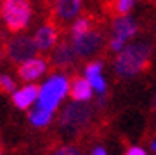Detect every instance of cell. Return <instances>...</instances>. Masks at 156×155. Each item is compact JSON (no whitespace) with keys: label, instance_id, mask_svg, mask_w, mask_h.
I'll use <instances>...</instances> for the list:
<instances>
[{"label":"cell","instance_id":"6da1fadb","mask_svg":"<svg viewBox=\"0 0 156 155\" xmlns=\"http://www.w3.org/2000/svg\"><path fill=\"white\" fill-rule=\"evenodd\" d=\"M33 9L30 0H0V17L11 33H17L30 25Z\"/></svg>","mask_w":156,"mask_h":155},{"label":"cell","instance_id":"7a4b0ae2","mask_svg":"<svg viewBox=\"0 0 156 155\" xmlns=\"http://www.w3.org/2000/svg\"><path fill=\"white\" fill-rule=\"evenodd\" d=\"M149 52L151 51L146 44H132L125 47L115 61V68H116L118 75L132 77L135 73H139L140 70H144L149 61Z\"/></svg>","mask_w":156,"mask_h":155},{"label":"cell","instance_id":"3957f363","mask_svg":"<svg viewBox=\"0 0 156 155\" xmlns=\"http://www.w3.org/2000/svg\"><path fill=\"white\" fill-rule=\"evenodd\" d=\"M69 91V82L64 75H52L47 82L40 87V96H38V106L45 110L54 112L59 105V101L66 96Z\"/></svg>","mask_w":156,"mask_h":155},{"label":"cell","instance_id":"277c9868","mask_svg":"<svg viewBox=\"0 0 156 155\" xmlns=\"http://www.w3.org/2000/svg\"><path fill=\"white\" fill-rule=\"evenodd\" d=\"M37 44L30 37H12L4 42V54L12 65H21L37 54Z\"/></svg>","mask_w":156,"mask_h":155},{"label":"cell","instance_id":"5b68a950","mask_svg":"<svg viewBox=\"0 0 156 155\" xmlns=\"http://www.w3.org/2000/svg\"><path fill=\"white\" fill-rule=\"evenodd\" d=\"M92 117V108L85 105L83 101H75L68 105L61 113V126L68 131H78L87 126Z\"/></svg>","mask_w":156,"mask_h":155},{"label":"cell","instance_id":"8992f818","mask_svg":"<svg viewBox=\"0 0 156 155\" xmlns=\"http://www.w3.org/2000/svg\"><path fill=\"white\" fill-rule=\"evenodd\" d=\"M80 9H82V0H52L49 21L61 30L80 14Z\"/></svg>","mask_w":156,"mask_h":155},{"label":"cell","instance_id":"52a82bcc","mask_svg":"<svg viewBox=\"0 0 156 155\" xmlns=\"http://www.w3.org/2000/svg\"><path fill=\"white\" fill-rule=\"evenodd\" d=\"M71 42H73V47H75V51H76V54L80 58H89V56L95 54L101 49L102 35L95 28H90L89 32L78 35V37H71Z\"/></svg>","mask_w":156,"mask_h":155},{"label":"cell","instance_id":"ba28073f","mask_svg":"<svg viewBox=\"0 0 156 155\" xmlns=\"http://www.w3.org/2000/svg\"><path fill=\"white\" fill-rule=\"evenodd\" d=\"M76 51L73 47V42H68V40H62L54 47L52 54H50V65L54 68H59V70H64V68H69L76 63Z\"/></svg>","mask_w":156,"mask_h":155},{"label":"cell","instance_id":"9c48e42d","mask_svg":"<svg viewBox=\"0 0 156 155\" xmlns=\"http://www.w3.org/2000/svg\"><path fill=\"white\" fill-rule=\"evenodd\" d=\"M59 28L54 23H45L42 28H38V32L35 33V44L38 47L40 52H49L50 49H54L59 40Z\"/></svg>","mask_w":156,"mask_h":155},{"label":"cell","instance_id":"30bf717a","mask_svg":"<svg viewBox=\"0 0 156 155\" xmlns=\"http://www.w3.org/2000/svg\"><path fill=\"white\" fill-rule=\"evenodd\" d=\"M47 72V61L40 59V58H31V59L24 61L17 68V77L23 82H35L38 80L44 73Z\"/></svg>","mask_w":156,"mask_h":155},{"label":"cell","instance_id":"8fae6325","mask_svg":"<svg viewBox=\"0 0 156 155\" xmlns=\"http://www.w3.org/2000/svg\"><path fill=\"white\" fill-rule=\"evenodd\" d=\"M38 96H40V87L35 85V84H30V85H24L23 89L16 91L12 94V101H14V105L17 108L26 110V108H30L35 101L38 100Z\"/></svg>","mask_w":156,"mask_h":155},{"label":"cell","instance_id":"7c38bea8","mask_svg":"<svg viewBox=\"0 0 156 155\" xmlns=\"http://www.w3.org/2000/svg\"><path fill=\"white\" fill-rule=\"evenodd\" d=\"M69 94L75 101H87L92 96V85L87 77H73L69 85Z\"/></svg>","mask_w":156,"mask_h":155},{"label":"cell","instance_id":"4fadbf2b","mask_svg":"<svg viewBox=\"0 0 156 155\" xmlns=\"http://www.w3.org/2000/svg\"><path fill=\"white\" fill-rule=\"evenodd\" d=\"M137 32V26L135 23L127 16H120L115 19V25H113V35L115 39H120V40H125L134 37V33Z\"/></svg>","mask_w":156,"mask_h":155},{"label":"cell","instance_id":"5bb4252c","mask_svg":"<svg viewBox=\"0 0 156 155\" xmlns=\"http://www.w3.org/2000/svg\"><path fill=\"white\" fill-rule=\"evenodd\" d=\"M50 119H52V112L45 110L42 106H37L30 113V120H31V124H33L35 127H44V126H47L50 122Z\"/></svg>","mask_w":156,"mask_h":155},{"label":"cell","instance_id":"9a60e30c","mask_svg":"<svg viewBox=\"0 0 156 155\" xmlns=\"http://www.w3.org/2000/svg\"><path fill=\"white\" fill-rule=\"evenodd\" d=\"M135 0H109V4H108V9L111 14L115 16H125L132 6H134Z\"/></svg>","mask_w":156,"mask_h":155},{"label":"cell","instance_id":"2e32d148","mask_svg":"<svg viewBox=\"0 0 156 155\" xmlns=\"http://www.w3.org/2000/svg\"><path fill=\"white\" fill-rule=\"evenodd\" d=\"M90 28H94V19L90 16H83V17H78L76 21L73 23L71 26V37H78V35L89 32Z\"/></svg>","mask_w":156,"mask_h":155},{"label":"cell","instance_id":"e0dca14e","mask_svg":"<svg viewBox=\"0 0 156 155\" xmlns=\"http://www.w3.org/2000/svg\"><path fill=\"white\" fill-rule=\"evenodd\" d=\"M0 93H4V94H14L16 93V82L9 75H0Z\"/></svg>","mask_w":156,"mask_h":155},{"label":"cell","instance_id":"ac0fdd59","mask_svg":"<svg viewBox=\"0 0 156 155\" xmlns=\"http://www.w3.org/2000/svg\"><path fill=\"white\" fill-rule=\"evenodd\" d=\"M89 78V82L90 85H92V89H95L99 94H102L104 91H106V82H104V78L101 77V73H95V75H90Z\"/></svg>","mask_w":156,"mask_h":155},{"label":"cell","instance_id":"d6986e66","mask_svg":"<svg viewBox=\"0 0 156 155\" xmlns=\"http://www.w3.org/2000/svg\"><path fill=\"white\" fill-rule=\"evenodd\" d=\"M56 155H83L76 146H62L56 152Z\"/></svg>","mask_w":156,"mask_h":155},{"label":"cell","instance_id":"ffe728a7","mask_svg":"<svg viewBox=\"0 0 156 155\" xmlns=\"http://www.w3.org/2000/svg\"><path fill=\"white\" fill-rule=\"evenodd\" d=\"M111 49L116 51V52H122V51H123V40L115 39V37H113V40H111Z\"/></svg>","mask_w":156,"mask_h":155},{"label":"cell","instance_id":"44dd1931","mask_svg":"<svg viewBox=\"0 0 156 155\" xmlns=\"http://www.w3.org/2000/svg\"><path fill=\"white\" fill-rule=\"evenodd\" d=\"M125 155H146V152L139 146H132V148H128V152Z\"/></svg>","mask_w":156,"mask_h":155},{"label":"cell","instance_id":"7402d4cb","mask_svg":"<svg viewBox=\"0 0 156 155\" xmlns=\"http://www.w3.org/2000/svg\"><path fill=\"white\" fill-rule=\"evenodd\" d=\"M92 155H108V153H106V150H104V148H101V146H97V148H94Z\"/></svg>","mask_w":156,"mask_h":155},{"label":"cell","instance_id":"603a6c76","mask_svg":"<svg viewBox=\"0 0 156 155\" xmlns=\"http://www.w3.org/2000/svg\"><path fill=\"white\" fill-rule=\"evenodd\" d=\"M33 2H38V4H45V6H49L50 0H33Z\"/></svg>","mask_w":156,"mask_h":155},{"label":"cell","instance_id":"cb8c5ba5","mask_svg":"<svg viewBox=\"0 0 156 155\" xmlns=\"http://www.w3.org/2000/svg\"><path fill=\"white\" fill-rule=\"evenodd\" d=\"M151 148H153V150H154V152H156V141H154V143H153V145H151Z\"/></svg>","mask_w":156,"mask_h":155},{"label":"cell","instance_id":"d4e9b609","mask_svg":"<svg viewBox=\"0 0 156 155\" xmlns=\"http://www.w3.org/2000/svg\"><path fill=\"white\" fill-rule=\"evenodd\" d=\"M0 155H2V148H0Z\"/></svg>","mask_w":156,"mask_h":155},{"label":"cell","instance_id":"484cf974","mask_svg":"<svg viewBox=\"0 0 156 155\" xmlns=\"http://www.w3.org/2000/svg\"><path fill=\"white\" fill-rule=\"evenodd\" d=\"M153 2H154V4H156V0H153Z\"/></svg>","mask_w":156,"mask_h":155},{"label":"cell","instance_id":"4316f807","mask_svg":"<svg viewBox=\"0 0 156 155\" xmlns=\"http://www.w3.org/2000/svg\"><path fill=\"white\" fill-rule=\"evenodd\" d=\"M0 37H2V35H0Z\"/></svg>","mask_w":156,"mask_h":155},{"label":"cell","instance_id":"83f0119b","mask_svg":"<svg viewBox=\"0 0 156 155\" xmlns=\"http://www.w3.org/2000/svg\"><path fill=\"white\" fill-rule=\"evenodd\" d=\"M0 56H2V54H0Z\"/></svg>","mask_w":156,"mask_h":155}]
</instances>
